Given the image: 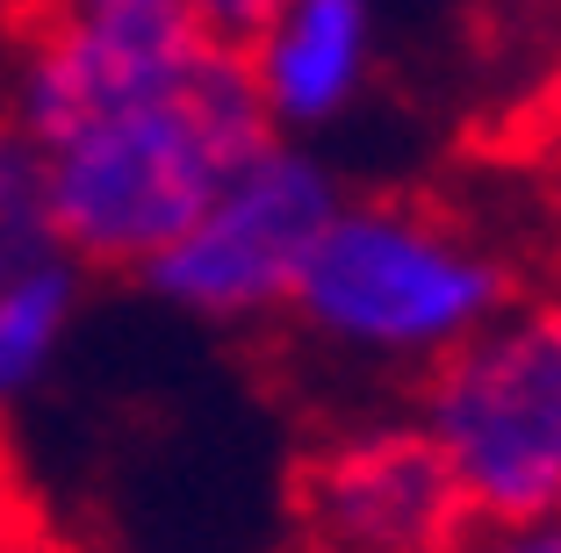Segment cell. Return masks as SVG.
<instances>
[{
	"label": "cell",
	"mask_w": 561,
	"mask_h": 553,
	"mask_svg": "<svg viewBox=\"0 0 561 553\" xmlns=\"http://www.w3.org/2000/svg\"><path fill=\"white\" fill-rule=\"evenodd\" d=\"M302 525L317 553H454L476 518L425 431H360L302 474Z\"/></svg>",
	"instance_id": "obj_5"
},
{
	"label": "cell",
	"mask_w": 561,
	"mask_h": 553,
	"mask_svg": "<svg viewBox=\"0 0 561 553\" xmlns=\"http://www.w3.org/2000/svg\"><path fill=\"white\" fill-rule=\"evenodd\" d=\"M58 260H66V244H58V216H50L44 145L22 123H0V288Z\"/></svg>",
	"instance_id": "obj_8"
},
{
	"label": "cell",
	"mask_w": 561,
	"mask_h": 553,
	"mask_svg": "<svg viewBox=\"0 0 561 553\" xmlns=\"http://www.w3.org/2000/svg\"><path fill=\"white\" fill-rule=\"evenodd\" d=\"M417 431L446 460L476 525L561 510V302L496 310L439 353Z\"/></svg>",
	"instance_id": "obj_2"
},
{
	"label": "cell",
	"mask_w": 561,
	"mask_h": 553,
	"mask_svg": "<svg viewBox=\"0 0 561 553\" xmlns=\"http://www.w3.org/2000/svg\"><path fill=\"white\" fill-rule=\"evenodd\" d=\"M245 50L209 36L173 87L44 145L58 244L94 266H151L266 137Z\"/></svg>",
	"instance_id": "obj_1"
},
{
	"label": "cell",
	"mask_w": 561,
	"mask_h": 553,
	"mask_svg": "<svg viewBox=\"0 0 561 553\" xmlns=\"http://www.w3.org/2000/svg\"><path fill=\"white\" fill-rule=\"evenodd\" d=\"M274 8H280V0H195V22H202L209 36H224V44L245 50L252 36H260V22L274 15Z\"/></svg>",
	"instance_id": "obj_11"
},
{
	"label": "cell",
	"mask_w": 561,
	"mask_h": 553,
	"mask_svg": "<svg viewBox=\"0 0 561 553\" xmlns=\"http://www.w3.org/2000/svg\"><path fill=\"white\" fill-rule=\"evenodd\" d=\"M66 316H72V266L66 260L0 288V403H15L44 375L50 345L66 338Z\"/></svg>",
	"instance_id": "obj_9"
},
{
	"label": "cell",
	"mask_w": 561,
	"mask_h": 553,
	"mask_svg": "<svg viewBox=\"0 0 561 553\" xmlns=\"http://www.w3.org/2000/svg\"><path fill=\"white\" fill-rule=\"evenodd\" d=\"M288 302L310 331L353 353H454L512 302V280L432 216L339 209Z\"/></svg>",
	"instance_id": "obj_3"
},
{
	"label": "cell",
	"mask_w": 561,
	"mask_h": 553,
	"mask_svg": "<svg viewBox=\"0 0 561 553\" xmlns=\"http://www.w3.org/2000/svg\"><path fill=\"white\" fill-rule=\"evenodd\" d=\"M454 553H561V510L518 518V525H476Z\"/></svg>",
	"instance_id": "obj_10"
},
{
	"label": "cell",
	"mask_w": 561,
	"mask_h": 553,
	"mask_svg": "<svg viewBox=\"0 0 561 553\" xmlns=\"http://www.w3.org/2000/svg\"><path fill=\"white\" fill-rule=\"evenodd\" d=\"M252 87L280 123H324L367 72V0H280L245 44Z\"/></svg>",
	"instance_id": "obj_7"
},
{
	"label": "cell",
	"mask_w": 561,
	"mask_h": 553,
	"mask_svg": "<svg viewBox=\"0 0 561 553\" xmlns=\"http://www.w3.org/2000/svg\"><path fill=\"white\" fill-rule=\"evenodd\" d=\"M72 8H187L195 15V0H50V15H72Z\"/></svg>",
	"instance_id": "obj_12"
},
{
	"label": "cell",
	"mask_w": 561,
	"mask_h": 553,
	"mask_svg": "<svg viewBox=\"0 0 561 553\" xmlns=\"http://www.w3.org/2000/svg\"><path fill=\"white\" fill-rule=\"evenodd\" d=\"M547 137H554V151H561V80H554V94H547Z\"/></svg>",
	"instance_id": "obj_13"
},
{
	"label": "cell",
	"mask_w": 561,
	"mask_h": 553,
	"mask_svg": "<svg viewBox=\"0 0 561 553\" xmlns=\"http://www.w3.org/2000/svg\"><path fill=\"white\" fill-rule=\"evenodd\" d=\"M339 216L331 180L302 151L260 145L238 165L216 201L145 266V280L202 316H260L280 310L302 280L310 244Z\"/></svg>",
	"instance_id": "obj_4"
},
{
	"label": "cell",
	"mask_w": 561,
	"mask_h": 553,
	"mask_svg": "<svg viewBox=\"0 0 561 553\" xmlns=\"http://www.w3.org/2000/svg\"><path fill=\"white\" fill-rule=\"evenodd\" d=\"M209 44L187 8H72L50 15L22 72V130L36 145H58L66 130L94 123L108 108L173 87L195 50Z\"/></svg>",
	"instance_id": "obj_6"
}]
</instances>
